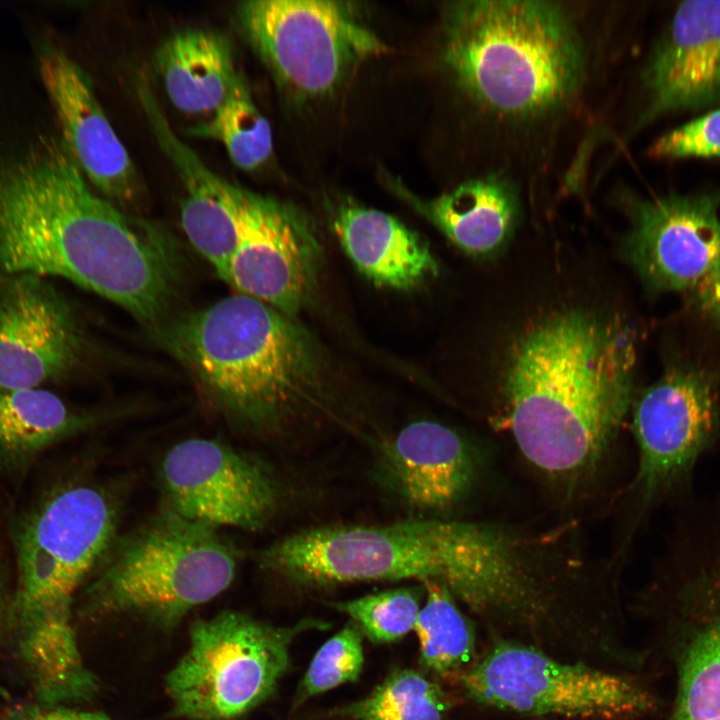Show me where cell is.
Returning <instances> with one entry per match:
<instances>
[{"mask_svg":"<svg viewBox=\"0 0 720 720\" xmlns=\"http://www.w3.org/2000/svg\"><path fill=\"white\" fill-rule=\"evenodd\" d=\"M418 207L456 246L486 254L508 238L519 211L517 187L504 174L473 178Z\"/></svg>","mask_w":720,"mask_h":720,"instance_id":"7402d4cb","label":"cell"},{"mask_svg":"<svg viewBox=\"0 0 720 720\" xmlns=\"http://www.w3.org/2000/svg\"><path fill=\"white\" fill-rule=\"evenodd\" d=\"M477 702L527 715L619 718L647 710L632 682L585 665L556 661L516 643L496 645L464 677Z\"/></svg>","mask_w":720,"mask_h":720,"instance_id":"8fae6325","label":"cell"},{"mask_svg":"<svg viewBox=\"0 0 720 720\" xmlns=\"http://www.w3.org/2000/svg\"><path fill=\"white\" fill-rule=\"evenodd\" d=\"M635 363V334L618 318L567 310L525 331L504 378L523 456L567 484L592 475L630 409Z\"/></svg>","mask_w":720,"mask_h":720,"instance_id":"7a4b0ae2","label":"cell"},{"mask_svg":"<svg viewBox=\"0 0 720 720\" xmlns=\"http://www.w3.org/2000/svg\"><path fill=\"white\" fill-rule=\"evenodd\" d=\"M4 610V583H3V572L0 563V619L2 618Z\"/></svg>","mask_w":720,"mask_h":720,"instance_id":"d6a6232c","label":"cell"},{"mask_svg":"<svg viewBox=\"0 0 720 720\" xmlns=\"http://www.w3.org/2000/svg\"><path fill=\"white\" fill-rule=\"evenodd\" d=\"M236 567L234 547L216 529L168 508L118 543L85 591V608L169 626L226 590Z\"/></svg>","mask_w":720,"mask_h":720,"instance_id":"8992f818","label":"cell"},{"mask_svg":"<svg viewBox=\"0 0 720 720\" xmlns=\"http://www.w3.org/2000/svg\"><path fill=\"white\" fill-rule=\"evenodd\" d=\"M85 424L50 391L0 388V467L25 464Z\"/></svg>","mask_w":720,"mask_h":720,"instance_id":"cb8c5ba5","label":"cell"},{"mask_svg":"<svg viewBox=\"0 0 720 720\" xmlns=\"http://www.w3.org/2000/svg\"><path fill=\"white\" fill-rule=\"evenodd\" d=\"M40 73L55 107L64 143L83 175L110 200L120 203L134 200L140 188L137 172L87 74L56 47L41 52Z\"/></svg>","mask_w":720,"mask_h":720,"instance_id":"e0dca14e","label":"cell"},{"mask_svg":"<svg viewBox=\"0 0 720 720\" xmlns=\"http://www.w3.org/2000/svg\"><path fill=\"white\" fill-rule=\"evenodd\" d=\"M648 154L669 160L720 158V107L662 134Z\"/></svg>","mask_w":720,"mask_h":720,"instance_id":"f546056e","label":"cell"},{"mask_svg":"<svg viewBox=\"0 0 720 720\" xmlns=\"http://www.w3.org/2000/svg\"><path fill=\"white\" fill-rule=\"evenodd\" d=\"M575 9L559 1L472 0L446 13L442 58L488 128H551L582 94L589 49Z\"/></svg>","mask_w":720,"mask_h":720,"instance_id":"3957f363","label":"cell"},{"mask_svg":"<svg viewBox=\"0 0 720 720\" xmlns=\"http://www.w3.org/2000/svg\"><path fill=\"white\" fill-rule=\"evenodd\" d=\"M6 720H111L103 714L60 706H28L10 712Z\"/></svg>","mask_w":720,"mask_h":720,"instance_id":"4dcf8cb0","label":"cell"},{"mask_svg":"<svg viewBox=\"0 0 720 720\" xmlns=\"http://www.w3.org/2000/svg\"><path fill=\"white\" fill-rule=\"evenodd\" d=\"M166 343L218 409L253 428L278 424L318 377L305 331L288 315L239 293L176 321Z\"/></svg>","mask_w":720,"mask_h":720,"instance_id":"277c9868","label":"cell"},{"mask_svg":"<svg viewBox=\"0 0 720 720\" xmlns=\"http://www.w3.org/2000/svg\"><path fill=\"white\" fill-rule=\"evenodd\" d=\"M427 599L414 629L425 666L440 674L462 667L474 652L471 625L456 607L454 597L441 583L424 582Z\"/></svg>","mask_w":720,"mask_h":720,"instance_id":"484cf974","label":"cell"},{"mask_svg":"<svg viewBox=\"0 0 720 720\" xmlns=\"http://www.w3.org/2000/svg\"><path fill=\"white\" fill-rule=\"evenodd\" d=\"M0 267L65 278L144 322L176 280L168 243L93 193L59 141L0 165Z\"/></svg>","mask_w":720,"mask_h":720,"instance_id":"6da1fadb","label":"cell"},{"mask_svg":"<svg viewBox=\"0 0 720 720\" xmlns=\"http://www.w3.org/2000/svg\"><path fill=\"white\" fill-rule=\"evenodd\" d=\"M191 133L221 142L233 164L245 171L261 167L273 151L270 124L240 73L211 119L193 127Z\"/></svg>","mask_w":720,"mask_h":720,"instance_id":"d4e9b609","label":"cell"},{"mask_svg":"<svg viewBox=\"0 0 720 720\" xmlns=\"http://www.w3.org/2000/svg\"><path fill=\"white\" fill-rule=\"evenodd\" d=\"M333 227L353 264L376 285L408 289L438 273L427 243L385 212L342 205Z\"/></svg>","mask_w":720,"mask_h":720,"instance_id":"ffe728a7","label":"cell"},{"mask_svg":"<svg viewBox=\"0 0 720 720\" xmlns=\"http://www.w3.org/2000/svg\"><path fill=\"white\" fill-rule=\"evenodd\" d=\"M169 509L217 529L263 528L277 507L275 484L262 464L217 440L175 444L161 463Z\"/></svg>","mask_w":720,"mask_h":720,"instance_id":"4fadbf2b","label":"cell"},{"mask_svg":"<svg viewBox=\"0 0 720 720\" xmlns=\"http://www.w3.org/2000/svg\"><path fill=\"white\" fill-rule=\"evenodd\" d=\"M319 257L315 231L302 214L246 189L237 246L221 279L291 316L311 294Z\"/></svg>","mask_w":720,"mask_h":720,"instance_id":"5bb4252c","label":"cell"},{"mask_svg":"<svg viewBox=\"0 0 720 720\" xmlns=\"http://www.w3.org/2000/svg\"><path fill=\"white\" fill-rule=\"evenodd\" d=\"M115 512L88 485L62 488L25 518L16 535L18 580L11 606L16 645L44 652L70 643L73 595L104 555Z\"/></svg>","mask_w":720,"mask_h":720,"instance_id":"5b68a950","label":"cell"},{"mask_svg":"<svg viewBox=\"0 0 720 720\" xmlns=\"http://www.w3.org/2000/svg\"><path fill=\"white\" fill-rule=\"evenodd\" d=\"M471 523H472V522H471ZM470 531H471V530H470ZM469 538H470V536H469ZM468 543H469V541H468ZM467 548H468V546H467ZM466 554H467V552H466ZM465 560H466V557H465ZM464 564H465V563H464ZM463 569H464V568H463ZM462 573H463V571H462ZM461 576H462V575H461ZM460 579H461V578H460ZM459 582H460V581H459ZM458 584H459V583H458ZM457 587H458V586H457ZM457 587H456V588H457ZM455 590H456V589H455ZM455 590H454V591H455ZM454 591H453V592H454ZM453 592H452V593H453ZM452 593H451V594H452Z\"/></svg>","mask_w":720,"mask_h":720,"instance_id":"836d02e7","label":"cell"},{"mask_svg":"<svg viewBox=\"0 0 720 720\" xmlns=\"http://www.w3.org/2000/svg\"><path fill=\"white\" fill-rule=\"evenodd\" d=\"M363 661L361 631L349 623L318 650L303 678L299 697L303 700L355 681Z\"/></svg>","mask_w":720,"mask_h":720,"instance_id":"f1b7e54d","label":"cell"},{"mask_svg":"<svg viewBox=\"0 0 720 720\" xmlns=\"http://www.w3.org/2000/svg\"><path fill=\"white\" fill-rule=\"evenodd\" d=\"M154 65L171 103L192 115L213 114L239 72L229 40L206 29H188L166 39Z\"/></svg>","mask_w":720,"mask_h":720,"instance_id":"44dd1931","label":"cell"},{"mask_svg":"<svg viewBox=\"0 0 720 720\" xmlns=\"http://www.w3.org/2000/svg\"><path fill=\"white\" fill-rule=\"evenodd\" d=\"M140 96L153 131L184 184L182 228L189 242L221 278L237 246L246 189L217 176L175 136L146 87L141 88Z\"/></svg>","mask_w":720,"mask_h":720,"instance_id":"ac0fdd59","label":"cell"},{"mask_svg":"<svg viewBox=\"0 0 720 720\" xmlns=\"http://www.w3.org/2000/svg\"><path fill=\"white\" fill-rule=\"evenodd\" d=\"M693 292L700 309L720 326V260Z\"/></svg>","mask_w":720,"mask_h":720,"instance_id":"1f68e13d","label":"cell"},{"mask_svg":"<svg viewBox=\"0 0 720 720\" xmlns=\"http://www.w3.org/2000/svg\"><path fill=\"white\" fill-rule=\"evenodd\" d=\"M636 130L667 114L720 104V0L681 2L641 75Z\"/></svg>","mask_w":720,"mask_h":720,"instance_id":"2e32d148","label":"cell"},{"mask_svg":"<svg viewBox=\"0 0 720 720\" xmlns=\"http://www.w3.org/2000/svg\"><path fill=\"white\" fill-rule=\"evenodd\" d=\"M307 623L279 628L236 611L198 619L189 647L166 678L176 715L231 720L274 690L289 663V645Z\"/></svg>","mask_w":720,"mask_h":720,"instance_id":"ba28073f","label":"cell"},{"mask_svg":"<svg viewBox=\"0 0 720 720\" xmlns=\"http://www.w3.org/2000/svg\"><path fill=\"white\" fill-rule=\"evenodd\" d=\"M631 228L626 254L655 291H694L720 260V193L623 192Z\"/></svg>","mask_w":720,"mask_h":720,"instance_id":"7c38bea8","label":"cell"},{"mask_svg":"<svg viewBox=\"0 0 720 720\" xmlns=\"http://www.w3.org/2000/svg\"><path fill=\"white\" fill-rule=\"evenodd\" d=\"M83 335L64 299L39 276L0 288V388H38L79 362Z\"/></svg>","mask_w":720,"mask_h":720,"instance_id":"9a60e30c","label":"cell"},{"mask_svg":"<svg viewBox=\"0 0 720 720\" xmlns=\"http://www.w3.org/2000/svg\"><path fill=\"white\" fill-rule=\"evenodd\" d=\"M468 529L469 521L441 519L318 526L272 543L258 561L306 586L418 579L450 591L461 571Z\"/></svg>","mask_w":720,"mask_h":720,"instance_id":"52a82bcc","label":"cell"},{"mask_svg":"<svg viewBox=\"0 0 720 720\" xmlns=\"http://www.w3.org/2000/svg\"><path fill=\"white\" fill-rule=\"evenodd\" d=\"M374 642H391L414 629L420 611L415 589L396 588L337 603Z\"/></svg>","mask_w":720,"mask_h":720,"instance_id":"83f0119b","label":"cell"},{"mask_svg":"<svg viewBox=\"0 0 720 720\" xmlns=\"http://www.w3.org/2000/svg\"><path fill=\"white\" fill-rule=\"evenodd\" d=\"M438 687L412 670L391 674L367 698L346 709L355 720H442Z\"/></svg>","mask_w":720,"mask_h":720,"instance_id":"4316f807","label":"cell"},{"mask_svg":"<svg viewBox=\"0 0 720 720\" xmlns=\"http://www.w3.org/2000/svg\"><path fill=\"white\" fill-rule=\"evenodd\" d=\"M720 432L716 383L688 363L669 367L633 407L638 463L632 484L637 523L666 500L689 498L690 484L702 457Z\"/></svg>","mask_w":720,"mask_h":720,"instance_id":"30bf717a","label":"cell"},{"mask_svg":"<svg viewBox=\"0 0 720 720\" xmlns=\"http://www.w3.org/2000/svg\"><path fill=\"white\" fill-rule=\"evenodd\" d=\"M246 39L276 79L303 96L334 90L385 44L344 2L248 0L236 8Z\"/></svg>","mask_w":720,"mask_h":720,"instance_id":"9c48e42d","label":"cell"},{"mask_svg":"<svg viewBox=\"0 0 720 720\" xmlns=\"http://www.w3.org/2000/svg\"><path fill=\"white\" fill-rule=\"evenodd\" d=\"M385 460L401 497L421 510H443L471 485L474 465L468 446L451 428L434 421L404 427L385 447Z\"/></svg>","mask_w":720,"mask_h":720,"instance_id":"d6986e66","label":"cell"},{"mask_svg":"<svg viewBox=\"0 0 720 720\" xmlns=\"http://www.w3.org/2000/svg\"><path fill=\"white\" fill-rule=\"evenodd\" d=\"M679 608L701 625L680 667L672 720H720V567L693 585Z\"/></svg>","mask_w":720,"mask_h":720,"instance_id":"603a6c76","label":"cell"}]
</instances>
